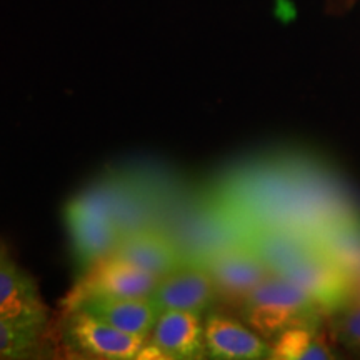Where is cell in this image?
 Returning <instances> with one entry per match:
<instances>
[{"instance_id":"6da1fadb","label":"cell","mask_w":360,"mask_h":360,"mask_svg":"<svg viewBox=\"0 0 360 360\" xmlns=\"http://www.w3.org/2000/svg\"><path fill=\"white\" fill-rule=\"evenodd\" d=\"M244 197L247 217L259 227H289L317 236L340 220L360 215L359 202L334 169L319 159L285 162L283 169L260 174Z\"/></svg>"},{"instance_id":"7a4b0ae2","label":"cell","mask_w":360,"mask_h":360,"mask_svg":"<svg viewBox=\"0 0 360 360\" xmlns=\"http://www.w3.org/2000/svg\"><path fill=\"white\" fill-rule=\"evenodd\" d=\"M240 315L252 330L265 340H274L289 327L321 323L327 314L300 287L272 274L249 295Z\"/></svg>"},{"instance_id":"3957f363","label":"cell","mask_w":360,"mask_h":360,"mask_svg":"<svg viewBox=\"0 0 360 360\" xmlns=\"http://www.w3.org/2000/svg\"><path fill=\"white\" fill-rule=\"evenodd\" d=\"M200 264L212 277L217 302L238 312L252 292L274 274L249 244L222 247L204 255Z\"/></svg>"},{"instance_id":"277c9868","label":"cell","mask_w":360,"mask_h":360,"mask_svg":"<svg viewBox=\"0 0 360 360\" xmlns=\"http://www.w3.org/2000/svg\"><path fill=\"white\" fill-rule=\"evenodd\" d=\"M159 278L114 254L105 255L92 264L87 274L67 295V310L79 307L90 299H127V297H150Z\"/></svg>"},{"instance_id":"5b68a950","label":"cell","mask_w":360,"mask_h":360,"mask_svg":"<svg viewBox=\"0 0 360 360\" xmlns=\"http://www.w3.org/2000/svg\"><path fill=\"white\" fill-rule=\"evenodd\" d=\"M65 222L80 264L92 265L114 252L119 244V224L98 197H80L65 207Z\"/></svg>"},{"instance_id":"8992f818","label":"cell","mask_w":360,"mask_h":360,"mask_svg":"<svg viewBox=\"0 0 360 360\" xmlns=\"http://www.w3.org/2000/svg\"><path fill=\"white\" fill-rule=\"evenodd\" d=\"M147 339L125 334L84 309H72L64 322V342L72 352L89 359L129 360Z\"/></svg>"},{"instance_id":"52a82bcc","label":"cell","mask_w":360,"mask_h":360,"mask_svg":"<svg viewBox=\"0 0 360 360\" xmlns=\"http://www.w3.org/2000/svg\"><path fill=\"white\" fill-rule=\"evenodd\" d=\"M277 276L300 287L327 315L337 314L354 300V278L322 254L300 260Z\"/></svg>"},{"instance_id":"ba28073f","label":"cell","mask_w":360,"mask_h":360,"mask_svg":"<svg viewBox=\"0 0 360 360\" xmlns=\"http://www.w3.org/2000/svg\"><path fill=\"white\" fill-rule=\"evenodd\" d=\"M150 299L162 310H187L204 315L217 304L212 277L200 262L182 264L160 277Z\"/></svg>"},{"instance_id":"9c48e42d","label":"cell","mask_w":360,"mask_h":360,"mask_svg":"<svg viewBox=\"0 0 360 360\" xmlns=\"http://www.w3.org/2000/svg\"><path fill=\"white\" fill-rule=\"evenodd\" d=\"M205 354L210 359H270V345L255 330L222 312H209L204 321Z\"/></svg>"},{"instance_id":"30bf717a","label":"cell","mask_w":360,"mask_h":360,"mask_svg":"<svg viewBox=\"0 0 360 360\" xmlns=\"http://www.w3.org/2000/svg\"><path fill=\"white\" fill-rule=\"evenodd\" d=\"M0 317L49 321V309L42 302L34 277L27 274L11 249L0 240Z\"/></svg>"},{"instance_id":"8fae6325","label":"cell","mask_w":360,"mask_h":360,"mask_svg":"<svg viewBox=\"0 0 360 360\" xmlns=\"http://www.w3.org/2000/svg\"><path fill=\"white\" fill-rule=\"evenodd\" d=\"M274 274H281L300 260L321 254L317 237L289 227L252 229L249 242Z\"/></svg>"},{"instance_id":"7c38bea8","label":"cell","mask_w":360,"mask_h":360,"mask_svg":"<svg viewBox=\"0 0 360 360\" xmlns=\"http://www.w3.org/2000/svg\"><path fill=\"white\" fill-rule=\"evenodd\" d=\"M150 342L169 359L207 357L202 315L187 310H162L152 328Z\"/></svg>"},{"instance_id":"4fadbf2b","label":"cell","mask_w":360,"mask_h":360,"mask_svg":"<svg viewBox=\"0 0 360 360\" xmlns=\"http://www.w3.org/2000/svg\"><path fill=\"white\" fill-rule=\"evenodd\" d=\"M112 254L157 277L167 276L184 264L172 240L155 231L125 232Z\"/></svg>"},{"instance_id":"5bb4252c","label":"cell","mask_w":360,"mask_h":360,"mask_svg":"<svg viewBox=\"0 0 360 360\" xmlns=\"http://www.w3.org/2000/svg\"><path fill=\"white\" fill-rule=\"evenodd\" d=\"M75 309L87 310L125 334L143 337V339H148V335L152 334V328L160 315V309L150 297L90 299Z\"/></svg>"},{"instance_id":"9a60e30c","label":"cell","mask_w":360,"mask_h":360,"mask_svg":"<svg viewBox=\"0 0 360 360\" xmlns=\"http://www.w3.org/2000/svg\"><path fill=\"white\" fill-rule=\"evenodd\" d=\"M270 359L323 360L332 359V347L321 323H304L285 328L272 340Z\"/></svg>"},{"instance_id":"2e32d148","label":"cell","mask_w":360,"mask_h":360,"mask_svg":"<svg viewBox=\"0 0 360 360\" xmlns=\"http://www.w3.org/2000/svg\"><path fill=\"white\" fill-rule=\"evenodd\" d=\"M321 254L326 255L350 277L360 274V215L332 224L317 236Z\"/></svg>"},{"instance_id":"e0dca14e","label":"cell","mask_w":360,"mask_h":360,"mask_svg":"<svg viewBox=\"0 0 360 360\" xmlns=\"http://www.w3.org/2000/svg\"><path fill=\"white\" fill-rule=\"evenodd\" d=\"M47 330V321L0 317V359L37 355Z\"/></svg>"},{"instance_id":"ac0fdd59","label":"cell","mask_w":360,"mask_h":360,"mask_svg":"<svg viewBox=\"0 0 360 360\" xmlns=\"http://www.w3.org/2000/svg\"><path fill=\"white\" fill-rule=\"evenodd\" d=\"M334 334L342 344L360 352V302H350L335 314Z\"/></svg>"},{"instance_id":"d6986e66","label":"cell","mask_w":360,"mask_h":360,"mask_svg":"<svg viewBox=\"0 0 360 360\" xmlns=\"http://www.w3.org/2000/svg\"><path fill=\"white\" fill-rule=\"evenodd\" d=\"M135 359H139V360H167L169 355L147 339L146 344H143L141 350L137 352V357Z\"/></svg>"}]
</instances>
